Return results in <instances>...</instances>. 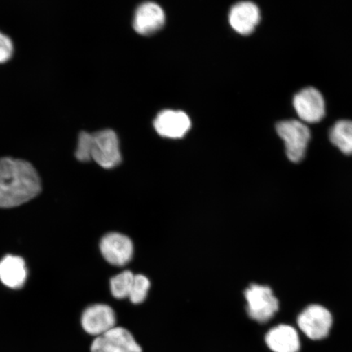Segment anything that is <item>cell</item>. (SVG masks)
I'll use <instances>...</instances> for the list:
<instances>
[{
  "label": "cell",
  "instance_id": "7",
  "mask_svg": "<svg viewBox=\"0 0 352 352\" xmlns=\"http://www.w3.org/2000/svg\"><path fill=\"white\" fill-rule=\"evenodd\" d=\"M91 352H142V349L129 330L116 327L96 337Z\"/></svg>",
  "mask_w": 352,
  "mask_h": 352
},
{
  "label": "cell",
  "instance_id": "4",
  "mask_svg": "<svg viewBox=\"0 0 352 352\" xmlns=\"http://www.w3.org/2000/svg\"><path fill=\"white\" fill-rule=\"evenodd\" d=\"M91 160L105 169L114 168L121 164L120 142L116 132L105 129L92 134Z\"/></svg>",
  "mask_w": 352,
  "mask_h": 352
},
{
  "label": "cell",
  "instance_id": "14",
  "mask_svg": "<svg viewBox=\"0 0 352 352\" xmlns=\"http://www.w3.org/2000/svg\"><path fill=\"white\" fill-rule=\"evenodd\" d=\"M267 345L274 352H298L300 340L297 330L290 325L280 324L267 332Z\"/></svg>",
  "mask_w": 352,
  "mask_h": 352
},
{
  "label": "cell",
  "instance_id": "16",
  "mask_svg": "<svg viewBox=\"0 0 352 352\" xmlns=\"http://www.w3.org/2000/svg\"><path fill=\"white\" fill-rule=\"evenodd\" d=\"M135 275L131 271H124L110 280V290L112 296L117 299L129 298Z\"/></svg>",
  "mask_w": 352,
  "mask_h": 352
},
{
  "label": "cell",
  "instance_id": "8",
  "mask_svg": "<svg viewBox=\"0 0 352 352\" xmlns=\"http://www.w3.org/2000/svg\"><path fill=\"white\" fill-rule=\"evenodd\" d=\"M100 250L104 258L113 266L123 267L130 263L134 253V245L129 236L111 232L100 241Z\"/></svg>",
  "mask_w": 352,
  "mask_h": 352
},
{
  "label": "cell",
  "instance_id": "5",
  "mask_svg": "<svg viewBox=\"0 0 352 352\" xmlns=\"http://www.w3.org/2000/svg\"><path fill=\"white\" fill-rule=\"evenodd\" d=\"M299 329L312 340H320L329 336L333 324L330 311L323 306L314 305L303 310L297 320Z\"/></svg>",
  "mask_w": 352,
  "mask_h": 352
},
{
  "label": "cell",
  "instance_id": "10",
  "mask_svg": "<svg viewBox=\"0 0 352 352\" xmlns=\"http://www.w3.org/2000/svg\"><path fill=\"white\" fill-rule=\"evenodd\" d=\"M153 126L162 138L180 139L190 130L191 120L183 111L166 109L157 114Z\"/></svg>",
  "mask_w": 352,
  "mask_h": 352
},
{
  "label": "cell",
  "instance_id": "9",
  "mask_svg": "<svg viewBox=\"0 0 352 352\" xmlns=\"http://www.w3.org/2000/svg\"><path fill=\"white\" fill-rule=\"evenodd\" d=\"M116 311L105 305H94L82 312L81 324L85 331L90 336L99 337L116 327Z\"/></svg>",
  "mask_w": 352,
  "mask_h": 352
},
{
  "label": "cell",
  "instance_id": "18",
  "mask_svg": "<svg viewBox=\"0 0 352 352\" xmlns=\"http://www.w3.org/2000/svg\"><path fill=\"white\" fill-rule=\"evenodd\" d=\"M92 134L82 131L78 135L76 157L78 161L87 162L91 160Z\"/></svg>",
  "mask_w": 352,
  "mask_h": 352
},
{
  "label": "cell",
  "instance_id": "11",
  "mask_svg": "<svg viewBox=\"0 0 352 352\" xmlns=\"http://www.w3.org/2000/svg\"><path fill=\"white\" fill-rule=\"evenodd\" d=\"M165 13L158 4L146 2L136 10L133 28L142 35H151L162 28L165 23Z\"/></svg>",
  "mask_w": 352,
  "mask_h": 352
},
{
  "label": "cell",
  "instance_id": "2",
  "mask_svg": "<svg viewBox=\"0 0 352 352\" xmlns=\"http://www.w3.org/2000/svg\"><path fill=\"white\" fill-rule=\"evenodd\" d=\"M277 134L284 140L286 155L293 162H299L305 157L311 131L305 122L286 120L277 123Z\"/></svg>",
  "mask_w": 352,
  "mask_h": 352
},
{
  "label": "cell",
  "instance_id": "17",
  "mask_svg": "<svg viewBox=\"0 0 352 352\" xmlns=\"http://www.w3.org/2000/svg\"><path fill=\"white\" fill-rule=\"evenodd\" d=\"M149 289H151V281L146 276L142 274L135 275L129 297L131 302L134 305L142 303L148 296Z\"/></svg>",
  "mask_w": 352,
  "mask_h": 352
},
{
  "label": "cell",
  "instance_id": "13",
  "mask_svg": "<svg viewBox=\"0 0 352 352\" xmlns=\"http://www.w3.org/2000/svg\"><path fill=\"white\" fill-rule=\"evenodd\" d=\"M28 270L23 258L8 254L0 261V281L12 289L24 287L28 280Z\"/></svg>",
  "mask_w": 352,
  "mask_h": 352
},
{
  "label": "cell",
  "instance_id": "19",
  "mask_svg": "<svg viewBox=\"0 0 352 352\" xmlns=\"http://www.w3.org/2000/svg\"><path fill=\"white\" fill-rule=\"evenodd\" d=\"M14 52V44L10 37L0 32V64L10 60Z\"/></svg>",
  "mask_w": 352,
  "mask_h": 352
},
{
  "label": "cell",
  "instance_id": "1",
  "mask_svg": "<svg viewBox=\"0 0 352 352\" xmlns=\"http://www.w3.org/2000/svg\"><path fill=\"white\" fill-rule=\"evenodd\" d=\"M41 189V178L29 162L0 158V208L25 204L37 197Z\"/></svg>",
  "mask_w": 352,
  "mask_h": 352
},
{
  "label": "cell",
  "instance_id": "3",
  "mask_svg": "<svg viewBox=\"0 0 352 352\" xmlns=\"http://www.w3.org/2000/svg\"><path fill=\"white\" fill-rule=\"evenodd\" d=\"M244 294L248 302V314L258 323H267L279 310V300L267 285H250Z\"/></svg>",
  "mask_w": 352,
  "mask_h": 352
},
{
  "label": "cell",
  "instance_id": "15",
  "mask_svg": "<svg viewBox=\"0 0 352 352\" xmlns=\"http://www.w3.org/2000/svg\"><path fill=\"white\" fill-rule=\"evenodd\" d=\"M330 142L340 151L351 155L352 154V121L341 120L334 124L329 131Z\"/></svg>",
  "mask_w": 352,
  "mask_h": 352
},
{
  "label": "cell",
  "instance_id": "6",
  "mask_svg": "<svg viewBox=\"0 0 352 352\" xmlns=\"http://www.w3.org/2000/svg\"><path fill=\"white\" fill-rule=\"evenodd\" d=\"M294 107L302 122L318 123L325 116V102L322 94L315 87H306L294 96Z\"/></svg>",
  "mask_w": 352,
  "mask_h": 352
},
{
  "label": "cell",
  "instance_id": "12",
  "mask_svg": "<svg viewBox=\"0 0 352 352\" xmlns=\"http://www.w3.org/2000/svg\"><path fill=\"white\" fill-rule=\"evenodd\" d=\"M261 10L256 4L244 1L235 4L230 13V23L232 28L242 35L254 32L261 21Z\"/></svg>",
  "mask_w": 352,
  "mask_h": 352
}]
</instances>
